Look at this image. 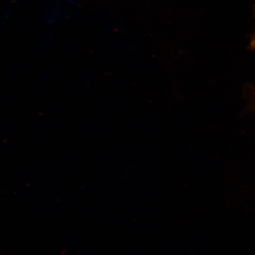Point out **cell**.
Segmentation results:
<instances>
[{"label":"cell","instance_id":"6da1fadb","mask_svg":"<svg viewBox=\"0 0 255 255\" xmlns=\"http://www.w3.org/2000/svg\"><path fill=\"white\" fill-rule=\"evenodd\" d=\"M252 46H253V47L254 48V49H255V37H254V39L253 40V41H252Z\"/></svg>","mask_w":255,"mask_h":255}]
</instances>
